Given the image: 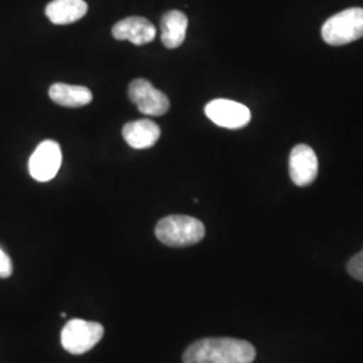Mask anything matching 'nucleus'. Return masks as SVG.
Masks as SVG:
<instances>
[{"instance_id":"nucleus-7","label":"nucleus","mask_w":363,"mask_h":363,"mask_svg":"<svg viewBox=\"0 0 363 363\" xmlns=\"http://www.w3.org/2000/svg\"><path fill=\"white\" fill-rule=\"evenodd\" d=\"M205 113L214 124L229 130L244 128L252 118L247 106L223 99L210 101L205 106Z\"/></svg>"},{"instance_id":"nucleus-13","label":"nucleus","mask_w":363,"mask_h":363,"mask_svg":"<svg viewBox=\"0 0 363 363\" xmlns=\"http://www.w3.org/2000/svg\"><path fill=\"white\" fill-rule=\"evenodd\" d=\"M49 96L55 104L66 108L85 106L93 100V94L88 88L67 84H54L49 89Z\"/></svg>"},{"instance_id":"nucleus-11","label":"nucleus","mask_w":363,"mask_h":363,"mask_svg":"<svg viewBox=\"0 0 363 363\" xmlns=\"http://www.w3.org/2000/svg\"><path fill=\"white\" fill-rule=\"evenodd\" d=\"M88 13L84 0H52L46 7V16L54 25H70L82 19Z\"/></svg>"},{"instance_id":"nucleus-9","label":"nucleus","mask_w":363,"mask_h":363,"mask_svg":"<svg viewBox=\"0 0 363 363\" xmlns=\"http://www.w3.org/2000/svg\"><path fill=\"white\" fill-rule=\"evenodd\" d=\"M112 35L117 40H130L133 45L142 46L155 39L156 27L145 18L130 16L117 22L112 28Z\"/></svg>"},{"instance_id":"nucleus-6","label":"nucleus","mask_w":363,"mask_h":363,"mask_svg":"<svg viewBox=\"0 0 363 363\" xmlns=\"http://www.w3.org/2000/svg\"><path fill=\"white\" fill-rule=\"evenodd\" d=\"M62 163V151L54 140L42 142L28 162L30 175L38 182L52 181Z\"/></svg>"},{"instance_id":"nucleus-14","label":"nucleus","mask_w":363,"mask_h":363,"mask_svg":"<svg viewBox=\"0 0 363 363\" xmlns=\"http://www.w3.org/2000/svg\"><path fill=\"white\" fill-rule=\"evenodd\" d=\"M347 272L351 277L363 283V249L359 253L351 257L347 264Z\"/></svg>"},{"instance_id":"nucleus-3","label":"nucleus","mask_w":363,"mask_h":363,"mask_svg":"<svg viewBox=\"0 0 363 363\" xmlns=\"http://www.w3.org/2000/svg\"><path fill=\"white\" fill-rule=\"evenodd\" d=\"M322 37L331 46H343L363 37V9L354 7L331 16L323 27Z\"/></svg>"},{"instance_id":"nucleus-10","label":"nucleus","mask_w":363,"mask_h":363,"mask_svg":"<svg viewBox=\"0 0 363 363\" xmlns=\"http://www.w3.org/2000/svg\"><path fill=\"white\" fill-rule=\"evenodd\" d=\"M124 140L135 150H145L155 145L160 138V128L151 120L130 121L123 128Z\"/></svg>"},{"instance_id":"nucleus-4","label":"nucleus","mask_w":363,"mask_h":363,"mask_svg":"<svg viewBox=\"0 0 363 363\" xmlns=\"http://www.w3.org/2000/svg\"><path fill=\"white\" fill-rule=\"evenodd\" d=\"M103 337V325L82 319H72L61 333V343L67 352L79 355L91 350Z\"/></svg>"},{"instance_id":"nucleus-2","label":"nucleus","mask_w":363,"mask_h":363,"mask_svg":"<svg viewBox=\"0 0 363 363\" xmlns=\"http://www.w3.org/2000/svg\"><path fill=\"white\" fill-rule=\"evenodd\" d=\"M205 233V225L189 216H169L159 220L155 228L157 240L172 247L195 245L203 240Z\"/></svg>"},{"instance_id":"nucleus-1","label":"nucleus","mask_w":363,"mask_h":363,"mask_svg":"<svg viewBox=\"0 0 363 363\" xmlns=\"http://www.w3.org/2000/svg\"><path fill=\"white\" fill-rule=\"evenodd\" d=\"M252 343L234 337H206L196 340L183 354V363H253Z\"/></svg>"},{"instance_id":"nucleus-5","label":"nucleus","mask_w":363,"mask_h":363,"mask_svg":"<svg viewBox=\"0 0 363 363\" xmlns=\"http://www.w3.org/2000/svg\"><path fill=\"white\" fill-rule=\"evenodd\" d=\"M128 94L130 101L147 116H163L169 112V97L144 78L130 82Z\"/></svg>"},{"instance_id":"nucleus-8","label":"nucleus","mask_w":363,"mask_h":363,"mask_svg":"<svg viewBox=\"0 0 363 363\" xmlns=\"http://www.w3.org/2000/svg\"><path fill=\"white\" fill-rule=\"evenodd\" d=\"M318 156L310 145L298 144L289 156V175L298 187L310 186L318 177Z\"/></svg>"},{"instance_id":"nucleus-12","label":"nucleus","mask_w":363,"mask_h":363,"mask_svg":"<svg viewBox=\"0 0 363 363\" xmlns=\"http://www.w3.org/2000/svg\"><path fill=\"white\" fill-rule=\"evenodd\" d=\"M189 19L181 11H169L162 18V42L167 49H178L186 39Z\"/></svg>"},{"instance_id":"nucleus-15","label":"nucleus","mask_w":363,"mask_h":363,"mask_svg":"<svg viewBox=\"0 0 363 363\" xmlns=\"http://www.w3.org/2000/svg\"><path fill=\"white\" fill-rule=\"evenodd\" d=\"M13 274V262L7 253L0 247V279H7Z\"/></svg>"}]
</instances>
